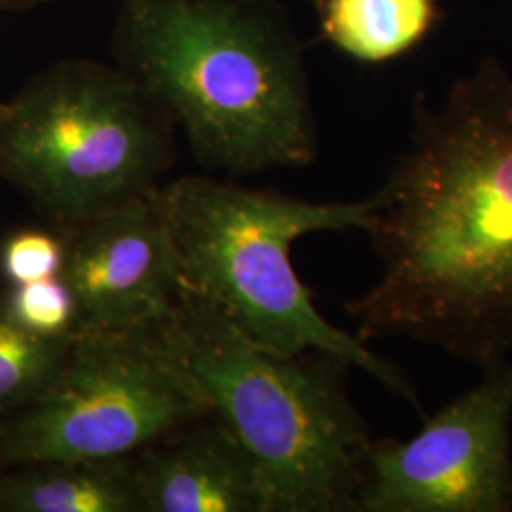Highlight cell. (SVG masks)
<instances>
[{"instance_id":"1","label":"cell","mask_w":512,"mask_h":512,"mask_svg":"<svg viewBox=\"0 0 512 512\" xmlns=\"http://www.w3.org/2000/svg\"><path fill=\"white\" fill-rule=\"evenodd\" d=\"M366 234L380 279L346 311L361 340L412 338L486 366L512 353V78L484 67L414 137Z\"/></svg>"},{"instance_id":"2","label":"cell","mask_w":512,"mask_h":512,"mask_svg":"<svg viewBox=\"0 0 512 512\" xmlns=\"http://www.w3.org/2000/svg\"><path fill=\"white\" fill-rule=\"evenodd\" d=\"M112 57L209 169L245 177L317 152L302 59L268 0H124Z\"/></svg>"},{"instance_id":"3","label":"cell","mask_w":512,"mask_h":512,"mask_svg":"<svg viewBox=\"0 0 512 512\" xmlns=\"http://www.w3.org/2000/svg\"><path fill=\"white\" fill-rule=\"evenodd\" d=\"M165 336L255 461L270 512H357L372 437L346 387L351 363L327 351L258 346L181 287Z\"/></svg>"},{"instance_id":"4","label":"cell","mask_w":512,"mask_h":512,"mask_svg":"<svg viewBox=\"0 0 512 512\" xmlns=\"http://www.w3.org/2000/svg\"><path fill=\"white\" fill-rule=\"evenodd\" d=\"M181 287L202 298L251 342L281 353L327 351L418 406L403 372L357 334L319 313L291 262L293 243L315 232H366L376 196L315 203L209 177L156 190Z\"/></svg>"},{"instance_id":"5","label":"cell","mask_w":512,"mask_h":512,"mask_svg":"<svg viewBox=\"0 0 512 512\" xmlns=\"http://www.w3.org/2000/svg\"><path fill=\"white\" fill-rule=\"evenodd\" d=\"M175 160V124L129 74L61 59L0 114V177L57 232L148 194Z\"/></svg>"},{"instance_id":"6","label":"cell","mask_w":512,"mask_h":512,"mask_svg":"<svg viewBox=\"0 0 512 512\" xmlns=\"http://www.w3.org/2000/svg\"><path fill=\"white\" fill-rule=\"evenodd\" d=\"M162 319L73 334L52 389L0 418V469L54 459L131 458L211 414Z\"/></svg>"},{"instance_id":"7","label":"cell","mask_w":512,"mask_h":512,"mask_svg":"<svg viewBox=\"0 0 512 512\" xmlns=\"http://www.w3.org/2000/svg\"><path fill=\"white\" fill-rule=\"evenodd\" d=\"M512 511V363L484 366L478 384L408 440H372L357 512Z\"/></svg>"},{"instance_id":"8","label":"cell","mask_w":512,"mask_h":512,"mask_svg":"<svg viewBox=\"0 0 512 512\" xmlns=\"http://www.w3.org/2000/svg\"><path fill=\"white\" fill-rule=\"evenodd\" d=\"M156 190L63 232L74 334L143 327L175 306L181 279Z\"/></svg>"},{"instance_id":"9","label":"cell","mask_w":512,"mask_h":512,"mask_svg":"<svg viewBox=\"0 0 512 512\" xmlns=\"http://www.w3.org/2000/svg\"><path fill=\"white\" fill-rule=\"evenodd\" d=\"M143 512H270L255 461L215 414L135 454Z\"/></svg>"},{"instance_id":"10","label":"cell","mask_w":512,"mask_h":512,"mask_svg":"<svg viewBox=\"0 0 512 512\" xmlns=\"http://www.w3.org/2000/svg\"><path fill=\"white\" fill-rule=\"evenodd\" d=\"M0 512H143L135 456L4 467Z\"/></svg>"},{"instance_id":"11","label":"cell","mask_w":512,"mask_h":512,"mask_svg":"<svg viewBox=\"0 0 512 512\" xmlns=\"http://www.w3.org/2000/svg\"><path fill=\"white\" fill-rule=\"evenodd\" d=\"M330 42L363 63H384L418 44L435 19V0H321Z\"/></svg>"},{"instance_id":"12","label":"cell","mask_w":512,"mask_h":512,"mask_svg":"<svg viewBox=\"0 0 512 512\" xmlns=\"http://www.w3.org/2000/svg\"><path fill=\"white\" fill-rule=\"evenodd\" d=\"M71 338L52 340L23 329L0 294V418L35 403L52 389Z\"/></svg>"},{"instance_id":"13","label":"cell","mask_w":512,"mask_h":512,"mask_svg":"<svg viewBox=\"0 0 512 512\" xmlns=\"http://www.w3.org/2000/svg\"><path fill=\"white\" fill-rule=\"evenodd\" d=\"M2 300L19 325L37 336L65 340L74 334L76 304L73 293L59 275L8 285Z\"/></svg>"},{"instance_id":"14","label":"cell","mask_w":512,"mask_h":512,"mask_svg":"<svg viewBox=\"0 0 512 512\" xmlns=\"http://www.w3.org/2000/svg\"><path fill=\"white\" fill-rule=\"evenodd\" d=\"M65 239L52 230H19L0 245V274L8 285L57 277L63 268Z\"/></svg>"},{"instance_id":"15","label":"cell","mask_w":512,"mask_h":512,"mask_svg":"<svg viewBox=\"0 0 512 512\" xmlns=\"http://www.w3.org/2000/svg\"><path fill=\"white\" fill-rule=\"evenodd\" d=\"M50 0H0V10H27Z\"/></svg>"},{"instance_id":"16","label":"cell","mask_w":512,"mask_h":512,"mask_svg":"<svg viewBox=\"0 0 512 512\" xmlns=\"http://www.w3.org/2000/svg\"><path fill=\"white\" fill-rule=\"evenodd\" d=\"M2 109H4V103H0V114H2Z\"/></svg>"},{"instance_id":"17","label":"cell","mask_w":512,"mask_h":512,"mask_svg":"<svg viewBox=\"0 0 512 512\" xmlns=\"http://www.w3.org/2000/svg\"><path fill=\"white\" fill-rule=\"evenodd\" d=\"M311 2H315V4H319V2H321V0H311Z\"/></svg>"}]
</instances>
